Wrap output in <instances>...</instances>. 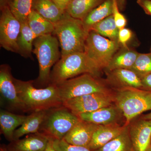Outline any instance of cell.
<instances>
[{"instance_id": "obj_9", "label": "cell", "mask_w": 151, "mask_h": 151, "mask_svg": "<svg viewBox=\"0 0 151 151\" xmlns=\"http://www.w3.org/2000/svg\"><path fill=\"white\" fill-rule=\"evenodd\" d=\"M114 104L115 99L113 91L111 93L97 92L75 97L63 102V106L77 116Z\"/></svg>"}, {"instance_id": "obj_18", "label": "cell", "mask_w": 151, "mask_h": 151, "mask_svg": "<svg viewBox=\"0 0 151 151\" xmlns=\"http://www.w3.org/2000/svg\"><path fill=\"white\" fill-rule=\"evenodd\" d=\"M27 116L18 115L6 110L0 111V127L1 134L11 142L14 141V134L17 127L23 124Z\"/></svg>"}, {"instance_id": "obj_3", "label": "cell", "mask_w": 151, "mask_h": 151, "mask_svg": "<svg viewBox=\"0 0 151 151\" xmlns=\"http://www.w3.org/2000/svg\"><path fill=\"white\" fill-rule=\"evenodd\" d=\"M113 89L115 104L123 112L127 126L144 112L151 111V91L134 87Z\"/></svg>"}, {"instance_id": "obj_2", "label": "cell", "mask_w": 151, "mask_h": 151, "mask_svg": "<svg viewBox=\"0 0 151 151\" xmlns=\"http://www.w3.org/2000/svg\"><path fill=\"white\" fill-rule=\"evenodd\" d=\"M54 24L53 34L59 41L61 57L74 52H84L89 32L83 21L71 17L65 11L61 19Z\"/></svg>"}, {"instance_id": "obj_22", "label": "cell", "mask_w": 151, "mask_h": 151, "mask_svg": "<svg viewBox=\"0 0 151 151\" xmlns=\"http://www.w3.org/2000/svg\"><path fill=\"white\" fill-rule=\"evenodd\" d=\"M106 0H71L65 12L71 17L83 21L94 9Z\"/></svg>"}, {"instance_id": "obj_25", "label": "cell", "mask_w": 151, "mask_h": 151, "mask_svg": "<svg viewBox=\"0 0 151 151\" xmlns=\"http://www.w3.org/2000/svg\"><path fill=\"white\" fill-rule=\"evenodd\" d=\"M36 38L27 22L21 23L20 32L18 39L19 54L22 56L32 59L33 45Z\"/></svg>"}, {"instance_id": "obj_10", "label": "cell", "mask_w": 151, "mask_h": 151, "mask_svg": "<svg viewBox=\"0 0 151 151\" xmlns=\"http://www.w3.org/2000/svg\"><path fill=\"white\" fill-rule=\"evenodd\" d=\"M0 44L8 51L19 53L17 41L21 23L12 13L9 7L1 9Z\"/></svg>"}, {"instance_id": "obj_39", "label": "cell", "mask_w": 151, "mask_h": 151, "mask_svg": "<svg viewBox=\"0 0 151 151\" xmlns=\"http://www.w3.org/2000/svg\"><path fill=\"white\" fill-rule=\"evenodd\" d=\"M0 151H9L7 148L6 146L5 145H1L0 147Z\"/></svg>"}, {"instance_id": "obj_13", "label": "cell", "mask_w": 151, "mask_h": 151, "mask_svg": "<svg viewBox=\"0 0 151 151\" xmlns=\"http://www.w3.org/2000/svg\"><path fill=\"white\" fill-rule=\"evenodd\" d=\"M77 116L82 121L97 125L125 124L123 112L115 104L92 112L81 113Z\"/></svg>"}, {"instance_id": "obj_35", "label": "cell", "mask_w": 151, "mask_h": 151, "mask_svg": "<svg viewBox=\"0 0 151 151\" xmlns=\"http://www.w3.org/2000/svg\"><path fill=\"white\" fill-rule=\"evenodd\" d=\"M52 1L60 9L65 12L71 0H52Z\"/></svg>"}, {"instance_id": "obj_41", "label": "cell", "mask_w": 151, "mask_h": 151, "mask_svg": "<svg viewBox=\"0 0 151 151\" xmlns=\"http://www.w3.org/2000/svg\"><path fill=\"white\" fill-rule=\"evenodd\" d=\"M150 52H151V46H150Z\"/></svg>"}, {"instance_id": "obj_28", "label": "cell", "mask_w": 151, "mask_h": 151, "mask_svg": "<svg viewBox=\"0 0 151 151\" xmlns=\"http://www.w3.org/2000/svg\"><path fill=\"white\" fill-rule=\"evenodd\" d=\"M32 0H13L9 8L21 23L27 22L32 10Z\"/></svg>"}, {"instance_id": "obj_7", "label": "cell", "mask_w": 151, "mask_h": 151, "mask_svg": "<svg viewBox=\"0 0 151 151\" xmlns=\"http://www.w3.org/2000/svg\"><path fill=\"white\" fill-rule=\"evenodd\" d=\"M89 73L99 76L84 52L71 53L61 57L50 73V84H57L78 76Z\"/></svg>"}, {"instance_id": "obj_30", "label": "cell", "mask_w": 151, "mask_h": 151, "mask_svg": "<svg viewBox=\"0 0 151 151\" xmlns=\"http://www.w3.org/2000/svg\"><path fill=\"white\" fill-rule=\"evenodd\" d=\"M52 145L57 151H92L86 147L70 145L63 139H52Z\"/></svg>"}, {"instance_id": "obj_20", "label": "cell", "mask_w": 151, "mask_h": 151, "mask_svg": "<svg viewBox=\"0 0 151 151\" xmlns=\"http://www.w3.org/2000/svg\"><path fill=\"white\" fill-rule=\"evenodd\" d=\"M139 52L129 48L122 47L114 55L105 71L119 68L130 69L137 59Z\"/></svg>"}, {"instance_id": "obj_6", "label": "cell", "mask_w": 151, "mask_h": 151, "mask_svg": "<svg viewBox=\"0 0 151 151\" xmlns=\"http://www.w3.org/2000/svg\"><path fill=\"white\" fill-rule=\"evenodd\" d=\"M59 41L52 34L45 35L35 39L33 52L36 55L39 74L37 81L42 85L50 84V69L61 57Z\"/></svg>"}, {"instance_id": "obj_37", "label": "cell", "mask_w": 151, "mask_h": 151, "mask_svg": "<svg viewBox=\"0 0 151 151\" xmlns=\"http://www.w3.org/2000/svg\"><path fill=\"white\" fill-rule=\"evenodd\" d=\"M44 151H57L53 147L52 145V139L49 138V141L47 143L46 148Z\"/></svg>"}, {"instance_id": "obj_27", "label": "cell", "mask_w": 151, "mask_h": 151, "mask_svg": "<svg viewBox=\"0 0 151 151\" xmlns=\"http://www.w3.org/2000/svg\"><path fill=\"white\" fill-rule=\"evenodd\" d=\"M119 30L112 14L94 25L90 31H94L111 40L118 41Z\"/></svg>"}, {"instance_id": "obj_38", "label": "cell", "mask_w": 151, "mask_h": 151, "mask_svg": "<svg viewBox=\"0 0 151 151\" xmlns=\"http://www.w3.org/2000/svg\"><path fill=\"white\" fill-rule=\"evenodd\" d=\"M141 118L143 119H148V120H151V112L150 113H148L147 114H142L140 115Z\"/></svg>"}, {"instance_id": "obj_4", "label": "cell", "mask_w": 151, "mask_h": 151, "mask_svg": "<svg viewBox=\"0 0 151 151\" xmlns=\"http://www.w3.org/2000/svg\"><path fill=\"white\" fill-rule=\"evenodd\" d=\"M56 85L63 102L92 93H111L113 91L105 79L89 73L81 74Z\"/></svg>"}, {"instance_id": "obj_5", "label": "cell", "mask_w": 151, "mask_h": 151, "mask_svg": "<svg viewBox=\"0 0 151 151\" xmlns=\"http://www.w3.org/2000/svg\"><path fill=\"white\" fill-rule=\"evenodd\" d=\"M120 46L118 41L111 40L91 30L89 32L86 38L84 52L89 62L100 74V72L108 67Z\"/></svg>"}, {"instance_id": "obj_29", "label": "cell", "mask_w": 151, "mask_h": 151, "mask_svg": "<svg viewBox=\"0 0 151 151\" xmlns=\"http://www.w3.org/2000/svg\"><path fill=\"white\" fill-rule=\"evenodd\" d=\"M141 78L151 73V52L139 53L137 58L131 68Z\"/></svg>"}, {"instance_id": "obj_12", "label": "cell", "mask_w": 151, "mask_h": 151, "mask_svg": "<svg viewBox=\"0 0 151 151\" xmlns=\"http://www.w3.org/2000/svg\"><path fill=\"white\" fill-rule=\"evenodd\" d=\"M135 151H147L151 144V120L136 117L128 125Z\"/></svg>"}, {"instance_id": "obj_32", "label": "cell", "mask_w": 151, "mask_h": 151, "mask_svg": "<svg viewBox=\"0 0 151 151\" xmlns=\"http://www.w3.org/2000/svg\"><path fill=\"white\" fill-rule=\"evenodd\" d=\"M133 36V32L131 29L124 28L119 30L118 41L122 47H128L127 43Z\"/></svg>"}, {"instance_id": "obj_19", "label": "cell", "mask_w": 151, "mask_h": 151, "mask_svg": "<svg viewBox=\"0 0 151 151\" xmlns=\"http://www.w3.org/2000/svg\"><path fill=\"white\" fill-rule=\"evenodd\" d=\"M32 10L53 24L59 21L65 12L52 0H32Z\"/></svg>"}, {"instance_id": "obj_23", "label": "cell", "mask_w": 151, "mask_h": 151, "mask_svg": "<svg viewBox=\"0 0 151 151\" xmlns=\"http://www.w3.org/2000/svg\"><path fill=\"white\" fill-rule=\"evenodd\" d=\"M113 0H106L91 11L83 20L87 31H90L92 27L105 18L113 14Z\"/></svg>"}, {"instance_id": "obj_16", "label": "cell", "mask_w": 151, "mask_h": 151, "mask_svg": "<svg viewBox=\"0 0 151 151\" xmlns=\"http://www.w3.org/2000/svg\"><path fill=\"white\" fill-rule=\"evenodd\" d=\"M49 138L41 132L29 134L22 139L10 142L6 146L9 151H44Z\"/></svg>"}, {"instance_id": "obj_8", "label": "cell", "mask_w": 151, "mask_h": 151, "mask_svg": "<svg viewBox=\"0 0 151 151\" xmlns=\"http://www.w3.org/2000/svg\"><path fill=\"white\" fill-rule=\"evenodd\" d=\"M80 119L63 106L47 111L39 132L52 139H62Z\"/></svg>"}, {"instance_id": "obj_24", "label": "cell", "mask_w": 151, "mask_h": 151, "mask_svg": "<svg viewBox=\"0 0 151 151\" xmlns=\"http://www.w3.org/2000/svg\"><path fill=\"white\" fill-rule=\"evenodd\" d=\"M27 22L36 38L45 35L53 34L54 32V24L33 10L29 16Z\"/></svg>"}, {"instance_id": "obj_40", "label": "cell", "mask_w": 151, "mask_h": 151, "mask_svg": "<svg viewBox=\"0 0 151 151\" xmlns=\"http://www.w3.org/2000/svg\"><path fill=\"white\" fill-rule=\"evenodd\" d=\"M147 151H151V144L149 146L148 148L147 149Z\"/></svg>"}, {"instance_id": "obj_36", "label": "cell", "mask_w": 151, "mask_h": 151, "mask_svg": "<svg viewBox=\"0 0 151 151\" xmlns=\"http://www.w3.org/2000/svg\"><path fill=\"white\" fill-rule=\"evenodd\" d=\"M13 0H0V9L6 7H10Z\"/></svg>"}, {"instance_id": "obj_21", "label": "cell", "mask_w": 151, "mask_h": 151, "mask_svg": "<svg viewBox=\"0 0 151 151\" xmlns=\"http://www.w3.org/2000/svg\"><path fill=\"white\" fill-rule=\"evenodd\" d=\"M47 111L33 112L27 116L21 126L15 131L14 140L18 139L25 135L38 132L46 116Z\"/></svg>"}, {"instance_id": "obj_33", "label": "cell", "mask_w": 151, "mask_h": 151, "mask_svg": "<svg viewBox=\"0 0 151 151\" xmlns=\"http://www.w3.org/2000/svg\"><path fill=\"white\" fill-rule=\"evenodd\" d=\"M137 2L146 14L151 17V0H137Z\"/></svg>"}, {"instance_id": "obj_34", "label": "cell", "mask_w": 151, "mask_h": 151, "mask_svg": "<svg viewBox=\"0 0 151 151\" xmlns=\"http://www.w3.org/2000/svg\"><path fill=\"white\" fill-rule=\"evenodd\" d=\"M142 89L151 91V73L141 78Z\"/></svg>"}, {"instance_id": "obj_1", "label": "cell", "mask_w": 151, "mask_h": 151, "mask_svg": "<svg viewBox=\"0 0 151 151\" xmlns=\"http://www.w3.org/2000/svg\"><path fill=\"white\" fill-rule=\"evenodd\" d=\"M14 81L26 112L47 111L63 106L56 85L50 84L46 88L37 89L32 80L24 81L14 78Z\"/></svg>"}, {"instance_id": "obj_14", "label": "cell", "mask_w": 151, "mask_h": 151, "mask_svg": "<svg viewBox=\"0 0 151 151\" xmlns=\"http://www.w3.org/2000/svg\"><path fill=\"white\" fill-rule=\"evenodd\" d=\"M105 73V80L112 89L134 87L142 89L141 78L131 69L119 68Z\"/></svg>"}, {"instance_id": "obj_15", "label": "cell", "mask_w": 151, "mask_h": 151, "mask_svg": "<svg viewBox=\"0 0 151 151\" xmlns=\"http://www.w3.org/2000/svg\"><path fill=\"white\" fill-rule=\"evenodd\" d=\"M98 126L80 119L63 139L70 145L87 147Z\"/></svg>"}, {"instance_id": "obj_11", "label": "cell", "mask_w": 151, "mask_h": 151, "mask_svg": "<svg viewBox=\"0 0 151 151\" xmlns=\"http://www.w3.org/2000/svg\"><path fill=\"white\" fill-rule=\"evenodd\" d=\"M0 93L1 103L6 105L8 109L26 112L18 95L11 68L8 64L0 66Z\"/></svg>"}, {"instance_id": "obj_31", "label": "cell", "mask_w": 151, "mask_h": 151, "mask_svg": "<svg viewBox=\"0 0 151 151\" xmlns=\"http://www.w3.org/2000/svg\"><path fill=\"white\" fill-rule=\"evenodd\" d=\"M113 15L115 23L119 29L125 28L127 24V20L119 11V1L113 0Z\"/></svg>"}, {"instance_id": "obj_26", "label": "cell", "mask_w": 151, "mask_h": 151, "mask_svg": "<svg viewBox=\"0 0 151 151\" xmlns=\"http://www.w3.org/2000/svg\"><path fill=\"white\" fill-rule=\"evenodd\" d=\"M94 151H135L129 134L128 126L116 137Z\"/></svg>"}, {"instance_id": "obj_17", "label": "cell", "mask_w": 151, "mask_h": 151, "mask_svg": "<svg viewBox=\"0 0 151 151\" xmlns=\"http://www.w3.org/2000/svg\"><path fill=\"white\" fill-rule=\"evenodd\" d=\"M127 126L125 124L99 125L87 148L92 151L100 148L120 135Z\"/></svg>"}]
</instances>
